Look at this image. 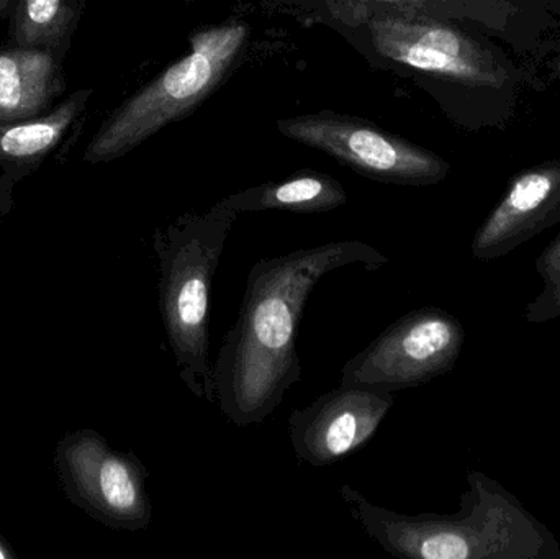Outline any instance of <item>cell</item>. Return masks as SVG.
Wrapping results in <instances>:
<instances>
[{
  "label": "cell",
  "mask_w": 560,
  "mask_h": 559,
  "mask_svg": "<svg viewBox=\"0 0 560 559\" xmlns=\"http://www.w3.org/2000/svg\"><path fill=\"white\" fill-rule=\"evenodd\" d=\"M394 393L339 386L289 417L290 442L300 462L326 468L371 442L394 407Z\"/></svg>",
  "instance_id": "8"
},
{
  "label": "cell",
  "mask_w": 560,
  "mask_h": 559,
  "mask_svg": "<svg viewBox=\"0 0 560 559\" xmlns=\"http://www.w3.org/2000/svg\"><path fill=\"white\" fill-rule=\"evenodd\" d=\"M88 97L89 92H81L38 120L0 124V160H32L51 151L79 117Z\"/></svg>",
  "instance_id": "14"
},
{
  "label": "cell",
  "mask_w": 560,
  "mask_h": 559,
  "mask_svg": "<svg viewBox=\"0 0 560 559\" xmlns=\"http://www.w3.org/2000/svg\"><path fill=\"white\" fill-rule=\"evenodd\" d=\"M556 69V78H560V65Z\"/></svg>",
  "instance_id": "20"
},
{
  "label": "cell",
  "mask_w": 560,
  "mask_h": 559,
  "mask_svg": "<svg viewBox=\"0 0 560 559\" xmlns=\"http://www.w3.org/2000/svg\"><path fill=\"white\" fill-rule=\"evenodd\" d=\"M9 7V0H0V10H5Z\"/></svg>",
  "instance_id": "19"
},
{
  "label": "cell",
  "mask_w": 560,
  "mask_h": 559,
  "mask_svg": "<svg viewBox=\"0 0 560 559\" xmlns=\"http://www.w3.org/2000/svg\"><path fill=\"white\" fill-rule=\"evenodd\" d=\"M259 2L312 25L316 20L319 0H259Z\"/></svg>",
  "instance_id": "17"
},
{
  "label": "cell",
  "mask_w": 560,
  "mask_h": 559,
  "mask_svg": "<svg viewBox=\"0 0 560 559\" xmlns=\"http://www.w3.org/2000/svg\"><path fill=\"white\" fill-rule=\"evenodd\" d=\"M536 271L542 278V291L525 308L528 324H545L560 317V235L536 259Z\"/></svg>",
  "instance_id": "16"
},
{
  "label": "cell",
  "mask_w": 560,
  "mask_h": 559,
  "mask_svg": "<svg viewBox=\"0 0 560 559\" xmlns=\"http://www.w3.org/2000/svg\"><path fill=\"white\" fill-rule=\"evenodd\" d=\"M59 91V69L49 49L0 51V124L32 120Z\"/></svg>",
  "instance_id": "12"
},
{
  "label": "cell",
  "mask_w": 560,
  "mask_h": 559,
  "mask_svg": "<svg viewBox=\"0 0 560 559\" xmlns=\"http://www.w3.org/2000/svg\"><path fill=\"white\" fill-rule=\"evenodd\" d=\"M387 263L377 248L355 240L259 259L213 363L217 404L226 419L240 429L265 422L302 380L296 328L323 276L351 265L377 271Z\"/></svg>",
  "instance_id": "1"
},
{
  "label": "cell",
  "mask_w": 560,
  "mask_h": 559,
  "mask_svg": "<svg viewBox=\"0 0 560 559\" xmlns=\"http://www.w3.org/2000/svg\"><path fill=\"white\" fill-rule=\"evenodd\" d=\"M520 0H319L315 23L331 26L351 23L371 13H400L408 16L470 23L493 33L509 30Z\"/></svg>",
  "instance_id": "11"
},
{
  "label": "cell",
  "mask_w": 560,
  "mask_h": 559,
  "mask_svg": "<svg viewBox=\"0 0 560 559\" xmlns=\"http://www.w3.org/2000/svg\"><path fill=\"white\" fill-rule=\"evenodd\" d=\"M71 466L85 501L107 524L127 531L151 524L147 469L137 456L114 452L101 436L89 435L72 450Z\"/></svg>",
  "instance_id": "10"
},
{
  "label": "cell",
  "mask_w": 560,
  "mask_h": 559,
  "mask_svg": "<svg viewBox=\"0 0 560 559\" xmlns=\"http://www.w3.org/2000/svg\"><path fill=\"white\" fill-rule=\"evenodd\" d=\"M280 135L348 166L355 174L395 186H434L451 166L433 151L382 130L368 118L322 110L278 120Z\"/></svg>",
  "instance_id": "6"
},
{
  "label": "cell",
  "mask_w": 560,
  "mask_h": 559,
  "mask_svg": "<svg viewBox=\"0 0 560 559\" xmlns=\"http://www.w3.org/2000/svg\"><path fill=\"white\" fill-rule=\"evenodd\" d=\"M349 514L388 555L404 559H560L552 532L482 471H467L457 514L405 515L339 489Z\"/></svg>",
  "instance_id": "2"
},
{
  "label": "cell",
  "mask_w": 560,
  "mask_h": 559,
  "mask_svg": "<svg viewBox=\"0 0 560 559\" xmlns=\"http://www.w3.org/2000/svg\"><path fill=\"white\" fill-rule=\"evenodd\" d=\"M240 212L229 197L203 212H187L153 236L160 261V311L187 389L217 403L210 361V299L223 249Z\"/></svg>",
  "instance_id": "3"
},
{
  "label": "cell",
  "mask_w": 560,
  "mask_h": 559,
  "mask_svg": "<svg viewBox=\"0 0 560 559\" xmlns=\"http://www.w3.org/2000/svg\"><path fill=\"white\" fill-rule=\"evenodd\" d=\"M329 28L354 46L369 65L395 74L492 89L512 79L509 61L459 23L381 12Z\"/></svg>",
  "instance_id": "5"
},
{
  "label": "cell",
  "mask_w": 560,
  "mask_h": 559,
  "mask_svg": "<svg viewBox=\"0 0 560 559\" xmlns=\"http://www.w3.org/2000/svg\"><path fill=\"white\" fill-rule=\"evenodd\" d=\"M249 25L229 20L197 30L190 51L120 105L85 150L89 163H108L192 114L235 71L249 46Z\"/></svg>",
  "instance_id": "4"
},
{
  "label": "cell",
  "mask_w": 560,
  "mask_h": 559,
  "mask_svg": "<svg viewBox=\"0 0 560 559\" xmlns=\"http://www.w3.org/2000/svg\"><path fill=\"white\" fill-rule=\"evenodd\" d=\"M560 223V160L546 161L513 177L470 245L477 261L490 263Z\"/></svg>",
  "instance_id": "9"
},
{
  "label": "cell",
  "mask_w": 560,
  "mask_h": 559,
  "mask_svg": "<svg viewBox=\"0 0 560 559\" xmlns=\"http://www.w3.org/2000/svg\"><path fill=\"white\" fill-rule=\"evenodd\" d=\"M466 341L459 318L440 307L408 312L341 370L339 386L397 393L415 389L456 366Z\"/></svg>",
  "instance_id": "7"
},
{
  "label": "cell",
  "mask_w": 560,
  "mask_h": 559,
  "mask_svg": "<svg viewBox=\"0 0 560 559\" xmlns=\"http://www.w3.org/2000/svg\"><path fill=\"white\" fill-rule=\"evenodd\" d=\"M9 557H10L9 551H7L5 548H3V545L0 544V559H5Z\"/></svg>",
  "instance_id": "18"
},
{
  "label": "cell",
  "mask_w": 560,
  "mask_h": 559,
  "mask_svg": "<svg viewBox=\"0 0 560 559\" xmlns=\"http://www.w3.org/2000/svg\"><path fill=\"white\" fill-rule=\"evenodd\" d=\"M230 203L245 212L280 210L293 213H319L348 202V194L329 174L303 170L276 183L259 184L229 196Z\"/></svg>",
  "instance_id": "13"
},
{
  "label": "cell",
  "mask_w": 560,
  "mask_h": 559,
  "mask_svg": "<svg viewBox=\"0 0 560 559\" xmlns=\"http://www.w3.org/2000/svg\"><path fill=\"white\" fill-rule=\"evenodd\" d=\"M65 0H19L15 42L25 48H46L58 42L68 26Z\"/></svg>",
  "instance_id": "15"
}]
</instances>
